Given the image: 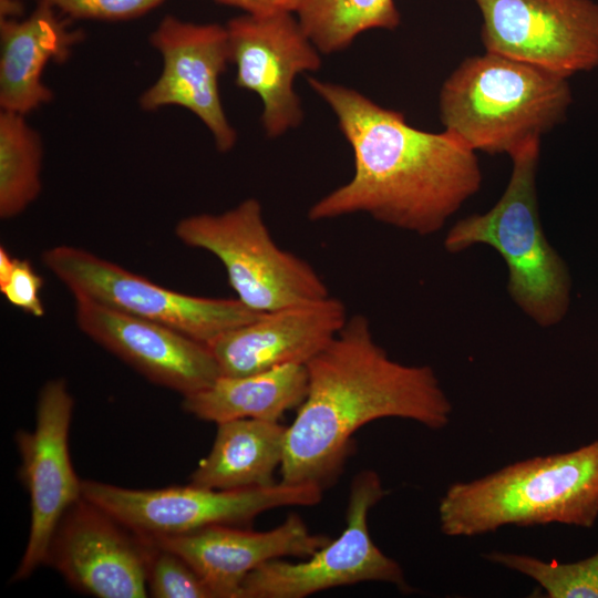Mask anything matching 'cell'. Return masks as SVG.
<instances>
[{"label": "cell", "mask_w": 598, "mask_h": 598, "mask_svg": "<svg viewBox=\"0 0 598 598\" xmlns=\"http://www.w3.org/2000/svg\"><path fill=\"white\" fill-rule=\"evenodd\" d=\"M174 231L186 246L218 258L236 298L254 311L268 312L330 296L309 262L276 244L256 198L219 214L184 217Z\"/></svg>", "instance_id": "obj_6"}, {"label": "cell", "mask_w": 598, "mask_h": 598, "mask_svg": "<svg viewBox=\"0 0 598 598\" xmlns=\"http://www.w3.org/2000/svg\"><path fill=\"white\" fill-rule=\"evenodd\" d=\"M344 303L331 296L261 312L208 343L224 377L307 364L343 328Z\"/></svg>", "instance_id": "obj_16"}, {"label": "cell", "mask_w": 598, "mask_h": 598, "mask_svg": "<svg viewBox=\"0 0 598 598\" xmlns=\"http://www.w3.org/2000/svg\"><path fill=\"white\" fill-rule=\"evenodd\" d=\"M379 474L364 470L350 486L347 524L340 536L329 540L305 560H269L243 581L239 598H303L319 591L380 581L401 591L411 590L400 564L386 556L371 538L368 516L385 495Z\"/></svg>", "instance_id": "obj_9"}, {"label": "cell", "mask_w": 598, "mask_h": 598, "mask_svg": "<svg viewBox=\"0 0 598 598\" xmlns=\"http://www.w3.org/2000/svg\"><path fill=\"white\" fill-rule=\"evenodd\" d=\"M296 13L312 43L328 54L365 31L394 30L401 20L394 0H302Z\"/></svg>", "instance_id": "obj_22"}, {"label": "cell", "mask_w": 598, "mask_h": 598, "mask_svg": "<svg viewBox=\"0 0 598 598\" xmlns=\"http://www.w3.org/2000/svg\"><path fill=\"white\" fill-rule=\"evenodd\" d=\"M308 388L287 426L281 482L323 489L341 473L354 433L385 417L446 427L453 405L430 365L404 364L375 341L369 319L348 318L307 364Z\"/></svg>", "instance_id": "obj_2"}, {"label": "cell", "mask_w": 598, "mask_h": 598, "mask_svg": "<svg viewBox=\"0 0 598 598\" xmlns=\"http://www.w3.org/2000/svg\"><path fill=\"white\" fill-rule=\"evenodd\" d=\"M153 544L154 549L147 573L150 596L155 598H215L204 579L183 557L157 546L154 542Z\"/></svg>", "instance_id": "obj_24"}, {"label": "cell", "mask_w": 598, "mask_h": 598, "mask_svg": "<svg viewBox=\"0 0 598 598\" xmlns=\"http://www.w3.org/2000/svg\"><path fill=\"white\" fill-rule=\"evenodd\" d=\"M353 152L352 178L309 208L312 221L353 214L419 236L440 231L482 186L476 153L450 133L410 125L362 93L309 78Z\"/></svg>", "instance_id": "obj_1"}, {"label": "cell", "mask_w": 598, "mask_h": 598, "mask_svg": "<svg viewBox=\"0 0 598 598\" xmlns=\"http://www.w3.org/2000/svg\"><path fill=\"white\" fill-rule=\"evenodd\" d=\"M493 564L532 578L548 598H598V551L585 559L563 564L501 550L483 555Z\"/></svg>", "instance_id": "obj_23"}, {"label": "cell", "mask_w": 598, "mask_h": 598, "mask_svg": "<svg viewBox=\"0 0 598 598\" xmlns=\"http://www.w3.org/2000/svg\"><path fill=\"white\" fill-rule=\"evenodd\" d=\"M148 538L183 557L215 598H239L245 578L262 564L286 557L307 558L330 540L312 533L297 514L266 532L213 525L183 535Z\"/></svg>", "instance_id": "obj_17"}, {"label": "cell", "mask_w": 598, "mask_h": 598, "mask_svg": "<svg viewBox=\"0 0 598 598\" xmlns=\"http://www.w3.org/2000/svg\"><path fill=\"white\" fill-rule=\"evenodd\" d=\"M20 10V0H0L1 18L16 17Z\"/></svg>", "instance_id": "obj_29"}, {"label": "cell", "mask_w": 598, "mask_h": 598, "mask_svg": "<svg viewBox=\"0 0 598 598\" xmlns=\"http://www.w3.org/2000/svg\"><path fill=\"white\" fill-rule=\"evenodd\" d=\"M540 142L511 157L507 186L486 213L457 220L446 233L450 254L476 245L496 250L508 269L507 291L514 303L537 326L559 323L570 301L568 268L544 233L536 190Z\"/></svg>", "instance_id": "obj_5"}, {"label": "cell", "mask_w": 598, "mask_h": 598, "mask_svg": "<svg viewBox=\"0 0 598 598\" xmlns=\"http://www.w3.org/2000/svg\"><path fill=\"white\" fill-rule=\"evenodd\" d=\"M150 43L163 64L156 81L141 94V109L184 107L204 123L219 152H229L238 135L219 92V78L230 63L226 25L199 24L167 14L151 33Z\"/></svg>", "instance_id": "obj_13"}, {"label": "cell", "mask_w": 598, "mask_h": 598, "mask_svg": "<svg viewBox=\"0 0 598 598\" xmlns=\"http://www.w3.org/2000/svg\"><path fill=\"white\" fill-rule=\"evenodd\" d=\"M41 258L74 299L168 326L206 344L261 313L237 298L198 297L162 287L84 248L59 245Z\"/></svg>", "instance_id": "obj_7"}, {"label": "cell", "mask_w": 598, "mask_h": 598, "mask_svg": "<svg viewBox=\"0 0 598 598\" xmlns=\"http://www.w3.org/2000/svg\"><path fill=\"white\" fill-rule=\"evenodd\" d=\"M43 144L25 115L0 112V217L24 212L40 195Z\"/></svg>", "instance_id": "obj_21"}, {"label": "cell", "mask_w": 598, "mask_h": 598, "mask_svg": "<svg viewBox=\"0 0 598 598\" xmlns=\"http://www.w3.org/2000/svg\"><path fill=\"white\" fill-rule=\"evenodd\" d=\"M72 19L123 21L138 18L165 0H38Z\"/></svg>", "instance_id": "obj_25"}, {"label": "cell", "mask_w": 598, "mask_h": 598, "mask_svg": "<svg viewBox=\"0 0 598 598\" xmlns=\"http://www.w3.org/2000/svg\"><path fill=\"white\" fill-rule=\"evenodd\" d=\"M287 426L278 421L235 419L217 423L208 455L190 475V484L210 489H246L276 483Z\"/></svg>", "instance_id": "obj_19"}, {"label": "cell", "mask_w": 598, "mask_h": 598, "mask_svg": "<svg viewBox=\"0 0 598 598\" xmlns=\"http://www.w3.org/2000/svg\"><path fill=\"white\" fill-rule=\"evenodd\" d=\"M153 542L81 497L60 519L45 563L78 591L97 598H144Z\"/></svg>", "instance_id": "obj_12"}, {"label": "cell", "mask_w": 598, "mask_h": 598, "mask_svg": "<svg viewBox=\"0 0 598 598\" xmlns=\"http://www.w3.org/2000/svg\"><path fill=\"white\" fill-rule=\"evenodd\" d=\"M323 488L315 483H275L246 489H210L189 483L155 489H132L82 480V496L133 532L146 537L192 533L213 525L243 527L266 511L315 506Z\"/></svg>", "instance_id": "obj_8"}, {"label": "cell", "mask_w": 598, "mask_h": 598, "mask_svg": "<svg viewBox=\"0 0 598 598\" xmlns=\"http://www.w3.org/2000/svg\"><path fill=\"white\" fill-rule=\"evenodd\" d=\"M307 388L306 364H287L241 377L220 375L205 389L183 396L182 408L216 424L247 417L279 422L302 403Z\"/></svg>", "instance_id": "obj_20"}, {"label": "cell", "mask_w": 598, "mask_h": 598, "mask_svg": "<svg viewBox=\"0 0 598 598\" xmlns=\"http://www.w3.org/2000/svg\"><path fill=\"white\" fill-rule=\"evenodd\" d=\"M485 51L561 76L598 68V3L592 0H474Z\"/></svg>", "instance_id": "obj_10"}, {"label": "cell", "mask_w": 598, "mask_h": 598, "mask_svg": "<svg viewBox=\"0 0 598 598\" xmlns=\"http://www.w3.org/2000/svg\"><path fill=\"white\" fill-rule=\"evenodd\" d=\"M74 300L79 329L151 382L185 396L221 375L208 344L155 321Z\"/></svg>", "instance_id": "obj_15"}, {"label": "cell", "mask_w": 598, "mask_h": 598, "mask_svg": "<svg viewBox=\"0 0 598 598\" xmlns=\"http://www.w3.org/2000/svg\"><path fill=\"white\" fill-rule=\"evenodd\" d=\"M235 84L257 94L260 121L268 137L296 128L303 114L293 90L295 78L317 71L319 50L292 13L243 14L226 24Z\"/></svg>", "instance_id": "obj_14"}, {"label": "cell", "mask_w": 598, "mask_h": 598, "mask_svg": "<svg viewBox=\"0 0 598 598\" xmlns=\"http://www.w3.org/2000/svg\"><path fill=\"white\" fill-rule=\"evenodd\" d=\"M16 258L10 255L4 246L0 247V287L3 286L11 276Z\"/></svg>", "instance_id": "obj_28"}, {"label": "cell", "mask_w": 598, "mask_h": 598, "mask_svg": "<svg viewBox=\"0 0 598 598\" xmlns=\"http://www.w3.org/2000/svg\"><path fill=\"white\" fill-rule=\"evenodd\" d=\"M42 277L27 259L16 258L14 267L8 281L0 287L3 297L12 306L40 318L44 315L41 299Z\"/></svg>", "instance_id": "obj_26"}, {"label": "cell", "mask_w": 598, "mask_h": 598, "mask_svg": "<svg viewBox=\"0 0 598 598\" xmlns=\"http://www.w3.org/2000/svg\"><path fill=\"white\" fill-rule=\"evenodd\" d=\"M218 3L243 10L246 14L267 16L297 12L302 0H214Z\"/></svg>", "instance_id": "obj_27"}, {"label": "cell", "mask_w": 598, "mask_h": 598, "mask_svg": "<svg viewBox=\"0 0 598 598\" xmlns=\"http://www.w3.org/2000/svg\"><path fill=\"white\" fill-rule=\"evenodd\" d=\"M84 34L56 9L38 1L23 19H0V107L27 115L53 100L42 75L50 62L64 63Z\"/></svg>", "instance_id": "obj_18"}, {"label": "cell", "mask_w": 598, "mask_h": 598, "mask_svg": "<svg viewBox=\"0 0 598 598\" xmlns=\"http://www.w3.org/2000/svg\"><path fill=\"white\" fill-rule=\"evenodd\" d=\"M74 400L64 379L41 388L32 431L19 430L16 443L21 458L19 475L30 497V530L12 581L24 580L45 563L53 533L68 508L82 497V480L69 452V430Z\"/></svg>", "instance_id": "obj_11"}, {"label": "cell", "mask_w": 598, "mask_h": 598, "mask_svg": "<svg viewBox=\"0 0 598 598\" xmlns=\"http://www.w3.org/2000/svg\"><path fill=\"white\" fill-rule=\"evenodd\" d=\"M567 79L494 52L465 58L442 84L441 123L475 153L512 157L565 120Z\"/></svg>", "instance_id": "obj_4"}, {"label": "cell", "mask_w": 598, "mask_h": 598, "mask_svg": "<svg viewBox=\"0 0 598 598\" xmlns=\"http://www.w3.org/2000/svg\"><path fill=\"white\" fill-rule=\"evenodd\" d=\"M437 514L442 534L450 537H474L505 526L591 528L598 518V439L455 482L441 496Z\"/></svg>", "instance_id": "obj_3"}]
</instances>
